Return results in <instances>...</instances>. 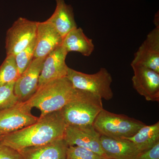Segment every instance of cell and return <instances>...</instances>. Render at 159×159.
Segmentation results:
<instances>
[{
	"instance_id": "7c38bea8",
	"label": "cell",
	"mask_w": 159,
	"mask_h": 159,
	"mask_svg": "<svg viewBox=\"0 0 159 159\" xmlns=\"http://www.w3.org/2000/svg\"><path fill=\"white\" fill-rule=\"evenodd\" d=\"M67 54L61 45L47 55L40 75L38 88L52 80L66 77L69 68L66 62Z\"/></svg>"
},
{
	"instance_id": "5bb4252c",
	"label": "cell",
	"mask_w": 159,
	"mask_h": 159,
	"mask_svg": "<svg viewBox=\"0 0 159 159\" xmlns=\"http://www.w3.org/2000/svg\"><path fill=\"white\" fill-rule=\"evenodd\" d=\"M100 143L105 157L113 159H137L140 152L133 142L101 135Z\"/></svg>"
},
{
	"instance_id": "44dd1931",
	"label": "cell",
	"mask_w": 159,
	"mask_h": 159,
	"mask_svg": "<svg viewBox=\"0 0 159 159\" xmlns=\"http://www.w3.org/2000/svg\"><path fill=\"white\" fill-rule=\"evenodd\" d=\"M36 38L28 47L15 56L20 76L30 65L34 59Z\"/></svg>"
},
{
	"instance_id": "8fae6325",
	"label": "cell",
	"mask_w": 159,
	"mask_h": 159,
	"mask_svg": "<svg viewBox=\"0 0 159 159\" xmlns=\"http://www.w3.org/2000/svg\"><path fill=\"white\" fill-rule=\"evenodd\" d=\"M46 57L33 59L28 68L15 81L14 93L20 101L28 100L37 91L40 75Z\"/></svg>"
},
{
	"instance_id": "7a4b0ae2",
	"label": "cell",
	"mask_w": 159,
	"mask_h": 159,
	"mask_svg": "<svg viewBox=\"0 0 159 159\" xmlns=\"http://www.w3.org/2000/svg\"><path fill=\"white\" fill-rule=\"evenodd\" d=\"M77 89L66 77L52 80L39 87L25 102L39 109L41 118L47 114L61 110L75 96Z\"/></svg>"
},
{
	"instance_id": "3957f363",
	"label": "cell",
	"mask_w": 159,
	"mask_h": 159,
	"mask_svg": "<svg viewBox=\"0 0 159 159\" xmlns=\"http://www.w3.org/2000/svg\"><path fill=\"white\" fill-rule=\"evenodd\" d=\"M103 109L102 98L87 91L77 89L74 98L61 112L67 125L82 126L93 125Z\"/></svg>"
},
{
	"instance_id": "8992f818",
	"label": "cell",
	"mask_w": 159,
	"mask_h": 159,
	"mask_svg": "<svg viewBox=\"0 0 159 159\" xmlns=\"http://www.w3.org/2000/svg\"><path fill=\"white\" fill-rule=\"evenodd\" d=\"M38 22L20 17L14 22L6 33V49L7 55L15 56L25 49L35 39Z\"/></svg>"
},
{
	"instance_id": "484cf974",
	"label": "cell",
	"mask_w": 159,
	"mask_h": 159,
	"mask_svg": "<svg viewBox=\"0 0 159 159\" xmlns=\"http://www.w3.org/2000/svg\"><path fill=\"white\" fill-rule=\"evenodd\" d=\"M101 159H113L107 157H102Z\"/></svg>"
},
{
	"instance_id": "4fadbf2b",
	"label": "cell",
	"mask_w": 159,
	"mask_h": 159,
	"mask_svg": "<svg viewBox=\"0 0 159 159\" xmlns=\"http://www.w3.org/2000/svg\"><path fill=\"white\" fill-rule=\"evenodd\" d=\"M63 38L48 21L38 22L34 58L46 57L62 45Z\"/></svg>"
},
{
	"instance_id": "ffe728a7",
	"label": "cell",
	"mask_w": 159,
	"mask_h": 159,
	"mask_svg": "<svg viewBox=\"0 0 159 159\" xmlns=\"http://www.w3.org/2000/svg\"><path fill=\"white\" fill-rule=\"evenodd\" d=\"M15 81L0 86V110L9 108L20 102L14 93Z\"/></svg>"
},
{
	"instance_id": "7402d4cb",
	"label": "cell",
	"mask_w": 159,
	"mask_h": 159,
	"mask_svg": "<svg viewBox=\"0 0 159 159\" xmlns=\"http://www.w3.org/2000/svg\"><path fill=\"white\" fill-rule=\"evenodd\" d=\"M102 157L87 148L77 146H68L66 159H101Z\"/></svg>"
},
{
	"instance_id": "603a6c76",
	"label": "cell",
	"mask_w": 159,
	"mask_h": 159,
	"mask_svg": "<svg viewBox=\"0 0 159 159\" xmlns=\"http://www.w3.org/2000/svg\"><path fill=\"white\" fill-rule=\"evenodd\" d=\"M0 159H21L17 151L0 143Z\"/></svg>"
},
{
	"instance_id": "6da1fadb",
	"label": "cell",
	"mask_w": 159,
	"mask_h": 159,
	"mask_svg": "<svg viewBox=\"0 0 159 159\" xmlns=\"http://www.w3.org/2000/svg\"><path fill=\"white\" fill-rule=\"evenodd\" d=\"M67 125L61 111L54 112L31 125L0 137V143L18 152L45 145L63 139Z\"/></svg>"
},
{
	"instance_id": "52a82bcc",
	"label": "cell",
	"mask_w": 159,
	"mask_h": 159,
	"mask_svg": "<svg viewBox=\"0 0 159 159\" xmlns=\"http://www.w3.org/2000/svg\"><path fill=\"white\" fill-rule=\"evenodd\" d=\"M25 101H20L9 108L0 110V137L20 130L35 123L39 118L31 113Z\"/></svg>"
},
{
	"instance_id": "30bf717a",
	"label": "cell",
	"mask_w": 159,
	"mask_h": 159,
	"mask_svg": "<svg viewBox=\"0 0 159 159\" xmlns=\"http://www.w3.org/2000/svg\"><path fill=\"white\" fill-rule=\"evenodd\" d=\"M134 89L148 101H159V73L142 66H132Z\"/></svg>"
},
{
	"instance_id": "9a60e30c",
	"label": "cell",
	"mask_w": 159,
	"mask_h": 159,
	"mask_svg": "<svg viewBox=\"0 0 159 159\" xmlns=\"http://www.w3.org/2000/svg\"><path fill=\"white\" fill-rule=\"evenodd\" d=\"M68 145L63 139L19 152L21 159H66Z\"/></svg>"
},
{
	"instance_id": "ba28073f",
	"label": "cell",
	"mask_w": 159,
	"mask_h": 159,
	"mask_svg": "<svg viewBox=\"0 0 159 159\" xmlns=\"http://www.w3.org/2000/svg\"><path fill=\"white\" fill-rule=\"evenodd\" d=\"M101 134L93 125H67L63 139L68 146H77L92 151L102 157L105 154L100 143Z\"/></svg>"
},
{
	"instance_id": "2e32d148",
	"label": "cell",
	"mask_w": 159,
	"mask_h": 159,
	"mask_svg": "<svg viewBox=\"0 0 159 159\" xmlns=\"http://www.w3.org/2000/svg\"><path fill=\"white\" fill-rule=\"evenodd\" d=\"M56 9L47 21L51 23L63 38L69 32L77 28L74 18V10L65 0H55Z\"/></svg>"
},
{
	"instance_id": "cb8c5ba5",
	"label": "cell",
	"mask_w": 159,
	"mask_h": 159,
	"mask_svg": "<svg viewBox=\"0 0 159 159\" xmlns=\"http://www.w3.org/2000/svg\"><path fill=\"white\" fill-rule=\"evenodd\" d=\"M137 159H159V142L151 148L140 152Z\"/></svg>"
},
{
	"instance_id": "9c48e42d",
	"label": "cell",
	"mask_w": 159,
	"mask_h": 159,
	"mask_svg": "<svg viewBox=\"0 0 159 159\" xmlns=\"http://www.w3.org/2000/svg\"><path fill=\"white\" fill-rule=\"evenodd\" d=\"M131 66H142L159 73V27L148 33L135 53Z\"/></svg>"
},
{
	"instance_id": "277c9868",
	"label": "cell",
	"mask_w": 159,
	"mask_h": 159,
	"mask_svg": "<svg viewBox=\"0 0 159 159\" xmlns=\"http://www.w3.org/2000/svg\"><path fill=\"white\" fill-rule=\"evenodd\" d=\"M146 125L139 120L122 114L103 110L96 117L93 125L101 135L116 139L133 136Z\"/></svg>"
},
{
	"instance_id": "5b68a950",
	"label": "cell",
	"mask_w": 159,
	"mask_h": 159,
	"mask_svg": "<svg viewBox=\"0 0 159 159\" xmlns=\"http://www.w3.org/2000/svg\"><path fill=\"white\" fill-rule=\"evenodd\" d=\"M66 77L77 89L87 91L106 100H111L113 97L111 88L112 77L105 68H101L95 74H89L69 67Z\"/></svg>"
},
{
	"instance_id": "e0dca14e",
	"label": "cell",
	"mask_w": 159,
	"mask_h": 159,
	"mask_svg": "<svg viewBox=\"0 0 159 159\" xmlns=\"http://www.w3.org/2000/svg\"><path fill=\"white\" fill-rule=\"evenodd\" d=\"M62 46L68 54L76 51L86 57L90 56L95 49L93 40L85 35L81 28L69 32L63 38Z\"/></svg>"
},
{
	"instance_id": "d4e9b609",
	"label": "cell",
	"mask_w": 159,
	"mask_h": 159,
	"mask_svg": "<svg viewBox=\"0 0 159 159\" xmlns=\"http://www.w3.org/2000/svg\"><path fill=\"white\" fill-rule=\"evenodd\" d=\"M154 24L155 27H159V11L156 13L153 20Z\"/></svg>"
},
{
	"instance_id": "d6986e66",
	"label": "cell",
	"mask_w": 159,
	"mask_h": 159,
	"mask_svg": "<svg viewBox=\"0 0 159 159\" xmlns=\"http://www.w3.org/2000/svg\"><path fill=\"white\" fill-rule=\"evenodd\" d=\"M19 76L14 55H7L0 66V86L16 81Z\"/></svg>"
},
{
	"instance_id": "ac0fdd59",
	"label": "cell",
	"mask_w": 159,
	"mask_h": 159,
	"mask_svg": "<svg viewBox=\"0 0 159 159\" xmlns=\"http://www.w3.org/2000/svg\"><path fill=\"white\" fill-rule=\"evenodd\" d=\"M124 139L133 142L140 152L148 150L159 142V122L145 125L132 136Z\"/></svg>"
}]
</instances>
